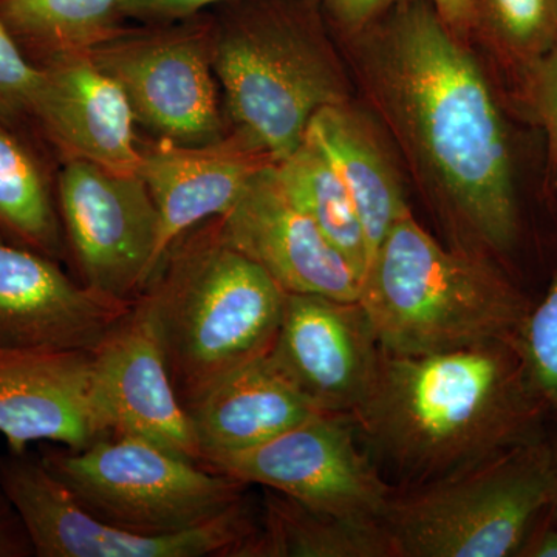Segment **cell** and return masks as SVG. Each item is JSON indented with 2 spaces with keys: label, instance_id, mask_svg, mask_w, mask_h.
Here are the masks:
<instances>
[{
  "label": "cell",
  "instance_id": "17",
  "mask_svg": "<svg viewBox=\"0 0 557 557\" xmlns=\"http://www.w3.org/2000/svg\"><path fill=\"white\" fill-rule=\"evenodd\" d=\"M35 123L64 153L109 170L137 172L141 150L126 95L89 51L40 62Z\"/></svg>",
  "mask_w": 557,
  "mask_h": 557
},
{
  "label": "cell",
  "instance_id": "33",
  "mask_svg": "<svg viewBox=\"0 0 557 557\" xmlns=\"http://www.w3.org/2000/svg\"><path fill=\"white\" fill-rule=\"evenodd\" d=\"M431 2L438 16L458 38L467 40L472 35L471 0H431Z\"/></svg>",
  "mask_w": 557,
  "mask_h": 557
},
{
  "label": "cell",
  "instance_id": "12",
  "mask_svg": "<svg viewBox=\"0 0 557 557\" xmlns=\"http://www.w3.org/2000/svg\"><path fill=\"white\" fill-rule=\"evenodd\" d=\"M269 354L314 408L351 416L372 391L383 348L358 300L287 293Z\"/></svg>",
  "mask_w": 557,
  "mask_h": 557
},
{
  "label": "cell",
  "instance_id": "23",
  "mask_svg": "<svg viewBox=\"0 0 557 557\" xmlns=\"http://www.w3.org/2000/svg\"><path fill=\"white\" fill-rule=\"evenodd\" d=\"M274 170L289 199L317 223L364 277L369 265L364 230L346 183L327 153L306 135L292 156L274 163Z\"/></svg>",
  "mask_w": 557,
  "mask_h": 557
},
{
  "label": "cell",
  "instance_id": "9",
  "mask_svg": "<svg viewBox=\"0 0 557 557\" xmlns=\"http://www.w3.org/2000/svg\"><path fill=\"white\" fill-rule=\"evenodd\" d=\"M0 490L20 512L38 557H237L258 531L247 497L205 525L146 536L95 518L40 457L0 456Z\"/></svg>",
  "mask_w": 557,
  "mask_h": 557
},
{
  "label": "cell",
  "instance_id": "20",
  "mask_svg": "<svg viewBox=\"0 0 557 557\" xmlns=\"http://www.w3.org/2000/svg\"><path fill=\"white\" fill-rule=\"evenodd\" d=\"M307 137L327 153L357 207L369 262L391 226L410 211L386 132L354 101L329 106L311 119Z\"/></svg>",
  "mask_w": 557,
  "mask_h": 557
},
{
  "label": "cell",
  "instance_id": "1",
  "mask_svg": "<svg viewBox=\"0 0 557 557\" xmlns=\"http://www.w3.org/2000/svg\"><path fill=\"white\" fill-rule=\"evenodd\" d=\"M354 83L450 247L497 259L520 231L511 132L485 70L429 0L343 38Z\"/></svg>",
  "mask_w": 557,
  "mask_h": 557
},
{
  "label": "cell",
  "instance_id": "25",
  "mask_svg": "<svg viewBox=\"0 0 557 557\" xmlns=\"http://www.w3.org/2000/svg\"><path fill=\"white\" fill-rule=\"evenodd\" d=\"M472 33L523 75L557 44V0H471Z\"/></svg>",
  "mask_w": 557,
  "mask_h": 557
},
{
  "label": "cell",
  "instance_id": "6",
  "mask_svg": "<svg viewBox=\"0 0 557 557\" xmlns=\"http://www.w3.org/2000/svg\"><path fill=\"white\" fill-rule=\"evenodd\" d=\"M547 437L395 491L383 516L395 557L518 556L552 504Z\"/></svg>",
  "mask_w": 557,
  "mask_h": 557
},
{
  "label": "cell",
  "instance_id": "15",
  "mask_svg": "<svg viewBox=\"0 0 557 557\" xmlns=\"http://www.w3.org/2000/svg\"><path fill=\"white\" fill-rule=\"evenodd\" d=\"M94 387L109 435L149 440L200 461L193 424L172 383L163 347L137 299L91 351Z\"/></svg>",
  "mask_w": 557,
  "mask_h": 557
},
{
  "label": "cell",
  "instance_id": "32",
  "mask_svg": "<svg viewBox=\"0 0 557 557\" xmlns=\"http://www.w3.org/2000/svg\"><path fill=\"white\" fill-rule=\"evenodd\" d=\"M518 557H557V522L548 511L528 531Z\"/></svg>",
  "mask_w": 557,
  "mask_h": 557
},
{
  "label": "cell",
  "instance_id": "8",
  "mask_svg": "<svg viewBox=\"0 0 557 557\" xmlns=\"http://www.w3.org/2000/svg\"><path fill=\"white\" fill-rule=\"evenodd\" d=\"M115 81L135 121L161 141L200 146L230 134L209 50V17L124 28L89 50Z\"/></svg>",
  "mask_w": 557,
  "mask_h": 557
},
{
  "label": "cell",
  "instance_id": "26",
  "mask_svg": "<svg viewBox=\"0 0 557 557\" xmlns=\"http://www.w3.org/2000/svg\"><path fill=\"white\" fill-rule=\"evenodd\" d=\"M519 346L534 386L549 412L557 413V273L545 298L531 307Z\"/></svg>",
  "mask_w": 557,
  "mask_h": 557
},
{
  "label": "cell",
  "instance_id": "28",
  "mask_svg": "<svg viewBox=\"0 0 557 557\" xmlns=\"http://www.w3.org/2000/svg\"><path fill=\"white\" fill-rule=\"evenodd\" d=\"M522 78L528 108L545 132L549 160L557 172V44Z\"/></svg>",
  "mask_w": 557,
  "mask_h": 557
},
{
  "label": "cell",
  "instance_id": "30",
  "mask_svg": "<svg viewBox=\"0 0 557 557\" xmlns=\"http://www.w3.org/2000/svg\"><path fill=\"white\" fill-rule=\"evenodd\" d=\"M399 2L401 0H322L325 14L341 38L364 30Z\"/></svg>",
  "mask_w": 557,
  "mask_h": 557
},
{
  "label": "cell",
  "instance_id": "7",
  "mask_svg": "<svg viewBox=\"0 0 557 557\" xmlns=\"http://www.w3.org/2000/svg\"><path fill=\"white\" fill-rule=\"evenodd\" d=\"M39 457L95 518L146 536L205 525L247 497L239 480L129 435L83 449L44 446Z\"/></svg>",
  "mask_w": 557,
  "mask_h": 557
},
{
  "label": "cell",
  "instance_id": "27",
  "mask_svg": "<svg viewBox=\"0 0 557 557\" xmlns=\"http://www.w3.org/2000/svg\"><path fill=\"white\" fill-rule=\"evenodd\" d=\"M40 67L0 21V124L17 132L35 121Z\"/></svg>",
  "mask_w": 557,
  "mask_h": 557
},
{
  "label": "cell",
  "instance_id": "29",
  "mask_svg": "<svg viewBox=\"0 0 557 557\" xmlns=\"http://www.w3.org/2000/svg\"><path fill=\"white\" fill-rule=\"evenodd\" d=\"M230 2L234 0H120V13L124 21L146 25L174 24L200 16L211 7Z\"/></svg>",
  "mask_w": 557,
  "mask_h": 557
},
{
  "label": "cell",
  "instance_id": "34",
  "mask_svg": "<svg viewBox=\"0 0 557 557\" xmlns=\"http://www.w3.org/2000/svg\"><path fill=\"white\" fill-rule=\"evenodd\" d=\"M549 449V467H552V504H549L548 512L557 522V431L553 437H547Z\"/></svg>",
  "mask_w": 557,
  "mask_h": 557
},
{
  "label": "cell",
  "instance_id": "11",
  "mask_svg": "<svg viewBox=\"0 0 557 557\" xmlns=\"http://www.w3.org/2000/svg\"><path fill=\"white\" fill-rule=\"evenodd\" d=\"M201 467L284 494L317 511L383 519L394 497L350 416L319 412L277 437Z\"/></svg>",
  "mask_w": 557,
  "mask_h": 557
},
{
  "label": "cell",
  "instance_id": "16",
  "mask_svg": "<svg viewBox=\"0 0 557 557\" xmlns=\"http://www.w3.org/2000/svg\"><path fill=\"white\" fill-rule=\"evenodd\" d=\"M0 434L14 454L38 442L83 449L109 435L91 351L0 348Z\"/></svg>",
  "mask_w": 557,
  "mask_h": 557
},
{
  "label": "cell",
  "instance_id": "18",
  "mask_svg": "<svg viewBox=\"0 0 557 557\" xmlns=\"http://www.w3.org/2000/svg\"><path fill=\"white\" fill-rule=\"evenodd\" d=\"M139 150L137 172L159 211L160 262L180 237L225 215L251 178L273 163L233 132L208 145L183 146L160 139L139 146Z\"/></svg>",
  "mask_w": 557,
  "mask_h": 557
},
{
  "label": "cell",
  "instance_id": "10",
  "mask_svg": "<svg viewBox=\"0 0 557 557\" xmlns=\"http://www.w3.org/2000/svg\"><path fill=\"white\" fill-rule=\"evenodd\" d=\"M57 203L81 284L132 306L160 265L159 211L138 172L65 160Z\"/></svg>",
  "mask_w": 557,
  "mask_h": 557
},
{
  "label": "cell",
  "instance_id": "3",
  "mask_svg": "<svg viewBox=\"0 0 557 557\" xmlns=\"http://www.w3.org/2000/svg\"><path fill=\"white\" fill-rule=\"evenodd\" d=\"M314 2L234 0L208 14L230 132L273 163L302 145L319 110L351 101L354 81Z\"/></svg>",
  "mask_w": 557,
  "mask_h": 557
},
{
  "label": "cell",
  "instance_id": "31",
  "mask_svg": "<svg viewBox=\"0 0 557 557\" xmlns=\"http://www.w3.org/2000/svg\"><path fill=\"white\" fill-rule=\"evenodd\" d=\"M36 556L27 527L9 497L0 490V557Z\"/></svg>",
  "mask_w": 557,
  "mask_h": 557
},
{
  "label": "cell",
  "instance_id": "4",
  "mask_svg": "<svg viewBox=\"0 0 557 557\" xmlns=\"http://www.w3.org/2000/svg\"><path fill=\"white\" fill-rule=\"evenodd\" d=\"M358 302L392 355L519 338L531 310L496 259L445 247L412 211L391 226L370 258Z\"/></svg>",
  "mask_w": 557,
  "mask_h": 557
},
{
  "label": "cell",
  "instance_id": "2",
  "mask_svg": "<svg viewBox=\"0 0 557 557\" xmlns=\"http://www.w3.org/2000/svg\"><path fill=\"white\" fill-rule=\"evenodd\" d=\"M548 413L515 338L432 355L383 350L350 418L369 454L410 486L544 440Z\"/></svg>",
  "mask_w": 557,
  "mask_h": 557
},
{
  "label": "cell",
  "instance_id": "24",
  "mask_svg": "<svg viewBox=\"0 0 557 557\" xmlns=\"http://www.w3.org/2000/svg\"><path fill=\"white\" fill-rule=\"evenodd\" d=\"M0 228L60 260L67 252L57 199L42 164L17 132L0 124Z\"/></svg>",
  "mask_w": 557,
  "mask_h": 557
},
{
  "label": "cell",
  "instance_id": "14",
  "mask_svg": "<svg viewBox=\"0 0 557 557\" xmlns=\"http://www.w3.org/2000/svg\"><path fill=\"white\" fill-rule=\"evenodd\" d=\"M0 228V348L94 351L131 310Z\"/></svg>",
  "mask_w": 557,
  "mask_h": 557
},
{
  "label": "cell",
  "instance_id": "19",
  "mask_svg": "<svg viewBox=\"0 0 557 557\" xmlns=\"http://www.w3.org/2000/svg\"><path fill=\"white\" fill-rule=\"evenodd\" d=\"M186 412L199 446V463L205 465L262 445L321 410L265 351L220 376L186 406Z\"/></svg>",
  "mask_w": 557,
  "mask_h": 557
},
{
  "label": "cell",
  "instance_id": "22",
  "mask_svg": "<svg viewBox=\"0 0 557 557\" xmlns=\"http://www.w3.org/2000/svg\"><path fill=\"white\" fill-rule=\"evenodd\" d=\"M0 21L35 64L89 51L124 30L120 0H0Z\"/></svg>",
  "mask_w": 557,
  "mask_h": 557
},
{
  "label": "cell",
  "instance_id": "13",
  "mask_svg": "<svg viewBox=\"0 0 557 557\" xmlns=\"http://www.w3.org/2000/svg\"><path fill=\"white\" fill-rule=\"evenodd\" d=\"M218 225L223 239L265 270L285 293L359 299L361 274L289 199L274 163L251 178Z\"/></svg>",
  "mask_w": 557,
  "mask_h": 557
},
{
  "label": "cell",
  "instance_id": "21",
  "mask_svg": "<svg viewBox=\"0 0 557 557\" xmlns=\"http://www.w3.org/2000/svg\"><path fill=\"white\" fill-rule=\"evenodd\" d=\"M237 557H395L383 519L317 511L267 490L258 531Z\"/></svg>",
  "mask_w": 557,
  "mask_h": 557
},
{
  "label": "cell",
  "instance_id": "5",
  "mask_svg": "<svg viewBox=\"0 0 557 557\" xmlns=\"http://www.w3.org/2000/svg\"><path fill=\"white\" fill-rule=\"evenodd\" d=\"M285 296L265 270L223 239L218 219L168 249L138 299L185 409L220 376L269 351Z\"/></svg>",
  "mask_w": 557,
  "mask_h": 557
}]
</instances>
